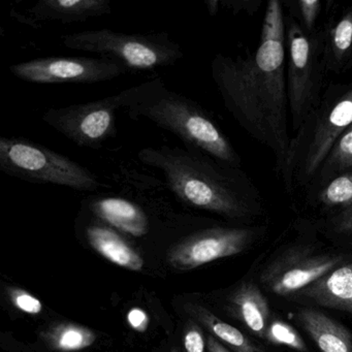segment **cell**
I'll return each instance as SVG.
<instances>
[{
	"mask_svg": "<svg viewBox=\"0 0 352 352\" xmlns=\"http://www.w3.org/2000/svg\"><path fill=\"white\" fill-rule=\"evenodd\" d=\"M263 228L254 226H219L187 236L168 253V261L175 269L189 271L217 259L240 254L263 234Z\"/></svg>",
	"mask_w": 352,
	"mask_h": 352,
	"instance_id": "obj_10",
	"label": "cell"
},
{
	"mask_svg": "<svg viewBox=\"0 0 352 352\" xmlns=\"http://www.w3.org/2000/svg\"><path fill=\"white\" fill-rule=\"evenodd\" d=\"M263 340L267 343L285 346L298 352H309L302 336L294 327L281 319L272 318Z\"/></svg>",
	"mask_w": 352,
	"mask_h": 352,
	"instance_id": "obj_23",
	"label": "cell"
},
{
	"mask_svg": "<svg viewBox=\"0 0 352 352\" xmlns=\"http://www.w3.org/2000/svg\"><path fill=\"white\" fill-rule=\"evenodd\" d=\"M307 190L308 201L324 215L352 207V170L340 173Z\"/></svg>",
	"mask_w": 352,
	"mask_h": 352,
	"instance_id": "obj_19",
	"label": "cell"
},
{
	"mask_svg": "<svg viewBox=\"0 0 352 352\" xmlns=\"http://www.w3.org/2000/svg\"><path fill=\"white\" fill-rule=\"evenodd\" d=\"M254 52L217 54L214 83L226 110L253 139L271 150L281 175L289 150L285 76V15L279 0L267 3L261 41Z\"/></svg>",
	"mask_w": 352,
	"mask_h": 352,
	"instance_id": "obj_1",
	"label": "cell"
},
{
	"mask_svg": "<svg viewBox=\"0 0 352 352\" xmlns=\"http://www.w3.org/2000/svg\"><path fill=\"white\" fill-rule=\"evenodd\" d=\"M96 333L88 327L76 323H61L47 335L49 343L60 352H78L91 347Z\"/></svg>",
	"mask_w": 352,
	"mask_h": 352,
	"instance_id": "obj_21",
	"label": "cell"
},
{
	"mask_svg": "<svg viewBox=\"0 0 352 352\" xmlns=\"http://www.w3.org/2000/svg\"><path fill=\"white\" fill-rule=\"evenodd\" d=\"M92 211L113 228L133 236H143L149 230V222L143 210L124 199L106 197L92 203Z\"/></svg>",
	"mask_w": 352,
	"mask_h": 352,
	"instance_id": "obj_17",
	"label": "cell"
},
{
	"mask_svg": "<svg viewBox=\"0 0 352 352\" xmlns=\"http://www.w3.org/2000/svg\"><path fill=\"white\" fill-rule=\"evenodd\" d=\"M131 118H144L174 133L186 147L203 151L234 168L242 158L230 139L197 102L170 90L160 78L133 87L126 108Z\"/></svg>",
	"mask_w": 352,
	"mask_h": 352,
	"instance_id": "obj_3",
	"label": "cell"
},
{
	"mask_svg": "<svg viewBox=\"0 0 352 352\" xmlns=\"http://www.w3.org/2000/svg\"><path fill=\"white\" fill-rule=\"evenodd\" d=\"M9 296L16 309L30 315H38L43 312V302L34 294L20 288H10Z\"/></svg>",
	"mask_w": 352,
	"mask_h": 352,
	"instance_id": "obj_26",
	"label": "cell"
},
{
	"mask_svg": "<svg viewBox=\"0 0 352 352\" xmlns=\"http://www.w3.org/2000/svg\"><path fill=\"white\" fill-rule=\"evenodd\" d=\"M186 311L197 318L214 338L223 342L234 352H265L261 346L252 341L244 333L224 322L213 313L199 305L188 304Z\"/></svg>",
	"mask_w": 352,
	"mask_h": 352,
	"instance_id": "obj_20",
	"label": "cell"
},
{
	"mask_svg": "<svg viewBox=\"0 0 352 352\" xmlns=\"http://www.w3.org/2000/svg\"><path fill=\"white\" fill-rule=\"evenodd\" d=\"M221 5L226 6L234 14L244 12L251 16L254 15L261 7V0H224L221 1Z\"/></svg>",
	"mask_w": 352,
	"mask_h": 352,
	"instance_id": "obj_29",
	"label": "cell"
},
{
	"mask_svg": "<svg viewBox=\"0 0 352 352\" xmlns=\"http://www.w3.org/2000/svg\"><path fill=\"white\" fill-rule=\"evenodd\" d=\"M285 47L287 51L286 89L294 133L322 98L327 71L324 61L322 28L308 34L296 18L285 16Z\"/></svg>",
	"mask_w": 352,
	"mask_h": 352,
	"instance_id": "obj_5",
	"label": "cell"
},
{
	"mask_svg": "<svg viewBox=\"0 0 352 352\" xmlns=\"http://www.w3.org/2000/svg\"><path fill=\"white\" fill-rule=\"evenodd\" d=\"M0 170L8 176L78 191H96L98 178L85 166L21 138H0Z\"/></svg>",
	"mask_w": 352,
	"mask_h": 352,
	"instance_id": "obj_7",
	"label": "cell"
},
{
	"mask_svg": "<svg viewBox=\"0 0 352 352\" xmlns=\"http://www.w3.org/2000/svg\"><path fill=\"white\" fill-rule=\"evenodd\" d=\"M347 170H352V125L338 140L308 188Z\"/></svg>",
	"mask_w": 352,
	"mask_h": 352,
	"instance_id": "obj_22",
	"label": "cell"
},
{
	"mask_svg": "<svg viewBox=\"0 0 352 352\" xmlns=\"http://www.w3.org/2000/svg\"><path fill=\"white\" fill-rule=\"evenodd\" d=\"M30 13L36 20L71 24L110 15L112 6L110 0H40Z\"/></svg>",
	"mask_w": 352,
	"mask_h": 352,
	"instance_id": "obj_16",
	"label": "cell"
},
{
	"mask_svg": "<svg viewBox=\"0 0 352 352\" xmlns=\"http://www.w3.org/2000/svg\"><path fill=\"white\" fill-rule=\"evenodd\" d=\"M207 346L209 352H230V350L228 349V348L222 345V344L220 343L216 338H214L213 336H209V337H208Z\"/></svg>",
	"mask_w": 352,
	"mask_h": 352,
	"instance_id": "obj_30",
	"label": "cell"
},
{
	"mask_svg": "<svg viewBox=\"0 0 352 352\" xmlns=\"http://www.w3.org/2000/svg\"><path fill=\"white\" fill-rule=\"evenodd\" d=\"M184 348L185 352H205V339L203 333L197 325H191L185 333Z\"/></svg>",
	"mask_w": 352,
	"mask_h": 352,
	"instance_id": "obj_27",
	"label": "cell"
},
{
	"mask_svg": "<svg viewBox=\"0 0 352 352\" xmlns=\"http://www.w3.org/2000/svg\"><path fill=\"white\" fill-rule=\"evenodd\" d=\"M343 255L317 253L298 245L286 249L272 261L259 277L261 285L276 296L294 298L325 274L341 265Z\"/></svg>",
	"mask_w": 352,
	"mask_h": 352,
	"instance_id": "obj_11",
	"label": "cell"
},
{
	"mask_svg": "<svg viewBox=\"0 0 352 352\" xmlns=\"http://www.w3.org/2000/svg\"><path fill=\"white\" fill-rule=\"evenodd\" d=\"M322 30L327 74L345 73L352 67V7L333 14Z\"/></svg>",
	"mask_w": 352,
	"mask_h": 352,
	"instance_id": "obj_15",
	"label": "cell"
},
{
	"mask_svg": "<svg viewBox=\"0 0 352 352\" xmlns=\"http://www.w3.org/2000/svg\"><path fill=\"white\" fill-rule=\"evenodd\" d=\"M139 158L162 170L183 204L234 221H252L263 212L261 191L241 170L195 148H144Z\"/></svg>",
	"mask_w": 352,
	"mask_h": 352,
	"instance_id": "obj_2",
	"label": "cell"
},
{
	"mask_svg": "<svg viewBox=\"0 0 352 352\" xmlns=\"http://www.w3.org/2000/svg\"><path fill=\"white\" fill-rule=\"evenodd\" d=\"M324 228L333 236L352 238V207L325 215Z\"/></svg>",
	"mask_w": 352,
	"mask_h": 352,
	"instance_id": "obj_25",
	"label": "cell"
},
{
	"mask_svg": "<svg viewBox=\"0 0 352 352\" xmlns=\"http://www.w3.org/2000/svg\"><path fill=\"white\" fill-rule=\"evenodd\" d=\"M296 320L321 352H352V333L341 323L312 307H302Z\"/></svg>",
	"mask_w": 352,
	"mask_h": 352,
	"instance_id": "obj_14",
	"label": "cell"
},
{
	"mask_svg": "<svg viewBox=\"0 0 352 352\" xmlns=\"http://www.w3.org/2000/svg\"><path fill=\"white\" fill-rule=\"evenodd\" d=\"M90 246L102 257L129 271H141L145 265L143 257L112 228L90 226L87 230Z\"/></svg>",
	"mask_w": 352,
	"mask_h": 352,
	"instance_id": "obj_18",
	"label": "cell"
},
{
	"mask_svg": "<svg viewBox=\"0 0 352 352\" xmlns=\"http://www.w3.org/2000/svg\"><path fill=\"white\" fill-rule=\"evenodd\" d=\"M22 81L34 84H96L129 72L107 57H43L10 67Z\"/></svg>",
	"mask_w": 352,
	"mask_h": 352,
	"instance_id": "obj_9",
	"label": "cell"
},
{
	"mask_svg": "<svg viewBox=\"0 0 352 352\" xmlns=\"http://www.w3.org/2000/svg\"><path fill=\"white\" fill-rule=\"evenodd\" d=\"M63 46L96 53L124 65L129 71H151L170 67L184 56L168 34H126L110 30H86L61 38Z\"/></svg>",
	"mask_w": 352,
	"mask_h": 352,
	"instance_id": "obj_6",
	"label": "cell"
},
{
	"mask_svg": "<svg viewBox=\"0 0 352 352\" xmlns=\"http://www.w3.org/2000/svg\"><path fill=\"white\" fill-rule=\"evenodd\" d=\"M131 96L133 87L94 102L51 108L43 121L79 147L100 149L116 135L117 112L127 108Z\"/></svg>",
	"mask_w": 352,
	"mask_h": 352,
	"instance_id": "obj_8",
	"label": "cell"
},
{
	"mask_svg": "<svg viewBox=\"0 0 352 352\" xmlns=\"http://www.w3.org/2000/svg\"><path fill=\"white\" fill-rule=\"evenodd\" d=\"M352 125V81L333 84L290 141L281 177L288 195L308 188L338 140Z\"/></svg>",
	"mask_w": 352,
	"mask_h": 352,
	"instance_id": "obj_4",
	"label": "cell"
},
{
	"mask_svg": "<svg viewBox=\"0 0 352 352\" xmlns=\"http://www.w3.org/2000/svg\"><path fill=\"white\" fill-rule=\"evenodd\" d=\"M294 298L352 314V261L325 274Z\"/></svg>",
	"mask_w": 352,
	"mask_h": 352,
	"instance_id": "obj_12",
	"label": "cell"
},
{
	"mask_svg": "<svg viewBox=\"0 0 352 352\" xmlns=\"http://www.w3.org/2000/svg\"><path fill=\"white\" fill-rule=\"evenodd\" d=\"M206 5H207L210 15L216 16L218 11H219V6L221 5V1H219V0H208V1H206Z\"/></svg>",
	"mask_w": 352,
	"mask_h": 352,
	"instance_id": "obj_31",
	"label": "cell"
},
{
	"mask_svg": "<svg viewBox=\"0 0 352 352\" xmlns=\"http://www.w3.org/2000/svg\"><path fill=\"white\" fill-rule=\"evenodd\" d=\"M126 320L129 327L139 333H145L150 324V317L148 313L142 308H133L126 315Z\"/></svg>",
	"mask_w": 352,
	"mask_h": 352,
	"instance_id": "obj_28",
	"label": "cell"
},
{
	"mask_svg": "<svg viewBox=\"0 0 352 352\" xmlns=\"http://www.w3.org/2000/svg\"><path fill=\"white\" fill-rule=\"evenodd\" d=\"M170 352H179V350L177 349V348H173V349L170 350Z\"/></svg>",
	"mask_w": 352,
	"mask_h": 352,
	"instance_id": "obj_32",
	"label": "cell"
},
{
	"mask_svg": "<svg viewBox=\"0 0 352 352\" xmlns=\"http://www.w3.org/2000/svg\"><path fill=\"white\" fill-rule=\"evenodd\" d=\"M288 13L292 14L300 23L306 34H311L317 30V20L322 10V3L319 0H298L287 1Z\"/></svg>",
	"mask_w": 352,
	"mask_h": 352,
	"instance_id": "obj_24",
	"label": "cell"
},
{
	"mask_svg": "<svg viewBox=\"0 0 352 352\" xmlns=\"http://www.w3.org/2000/svg\"><path fill=\"white\" fill-rule=\"evenodd\" d=\"M228 311L251 333L265 339L272 320L271 308L259 286L252 281L241 283L228 300Z\"/></svg>",
	"mask_w": 352,
	"mask_h": 352,
	"instance_id": "obj_13",
	"label": "cell"
}]
</instances>
